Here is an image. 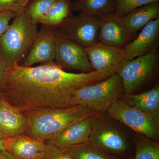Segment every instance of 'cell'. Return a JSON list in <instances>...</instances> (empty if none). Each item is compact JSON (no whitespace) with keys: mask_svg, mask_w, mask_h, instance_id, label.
Listing matches in <instances>:
<instances>
[{"mask_svg":"<svg viewBox=\"0 0 159 159\" xmlns=\"http://www.w3.org/2000/svg\"><path fill=\"white\" fill-rule=\"evenodd\" d=\"M97 112L80 105L25 112L29 122L26 134L32 138L48 141L69 125Z\"/></svg>","mask_w":159,"mask_h":159,"instance_id":"2","label":"cell"},{"mask_svg":"<svg viewBox=\"0 0 159 159\" xmlns=\"http://www.w3.org/2000/svg\"><path fill=\"white\" fill-rule=\"evenodd\" d=\"M71 11L70 0H56L40 24L46 27L57 28L72 14Z\"/></svg>","mask_w":159,"mask_h":159,"instance_id":"20","label":"cell"},{"mask_svg":"<svg viewBox=\"0 0 159 159\" xmlns=\"http://www.w3.org/2000/svg\"><path fill=\"white\" fill-rule=\"evenodd\" d=\"M158 18H159V2L138 7L122 18L131 33L135 34L148 23Z\"/></svg>","mask_w":159,"mask_h":159,"instance_id":"18","label":"cell"},{"mask_svg":"<svg viewBox=\"0 0 159 159\" xmlns=\"http://www.w3.org/2000/svg\"><path fill=\"white\" fill-rule=\"evenodd\" d=\"M4 137L0 133V150H5L4 145H3V139Z\"/></svg>","mask_w":159,"mask_h":159,"instance_id":"30","label":"cell"},{"mask_svg":"<svg viewBox=\"0 0 159 159\" xmlns=\"http://www.w3.org/2000/svg\"><path fill=\"white\" fill-rule=\"evenodd\" d=\"M98 113L71 124L56 137L46 142L60 148H69L89 142Z\"/></svg>","mask_w":159,"mask_h":159,"instance_id":"11","label":"cell"},{"mask_svg":"<svg viewBox=\"0 0 159 159\" xmlns=\"http://www.w3.org/2000/svg\"><path fill=\"white\" fill-rule=\"evenodd\" d=\"M123 93L122 79L118 74L100 82L85 86L75 91L74 105H80L93 111H107Z\"/></svg>","mask_w":159,"mask_h":159,"instance_id":"5","label":"cell"},{"mask_svg":"<svg viewBox=\"0 0 159 159\" xmlns=\"http://www.w3.org/2000/svg\"><path fill=\"white\" fill-rule=\"evenodd\" d=\"M101 19L98 40L103 44L122 48L135 35L127 29L122 18L112 14Z\"/></svg>","mask_w":159,"mask_h":159,"instance_id":"13","label":"cell"},{"mask_svg":"<svg viewBox=\"0 0 159 159\" xmlns=\"http://www.w3.org/2000/svg\"><path fill=\"white\" fill-rule=\"evenodd\" d=\"M56 0H31L25 10L31 22L34 25L40 24L52 4Z\"/></svg>","mask_w":159,"mask_h":159,"instance_id":"23","label":"cell"},{"mask_svg":"<svg viewBox=\"0 0 159 159\" xmlns=\"http://www.w3.org/2000/svg\"><path fill=\"white\" fill-rule=\"evenodd\" d=\"M29 122L19 109L11 105L0 94V133L4 138L26 134Z\"/></svg>","mask_w":159,"mask_h":159,"instance_id":"16","label":"cell"},{"mask_svg":"<svg viewBox=\"0 0 159 159\" xmlns=\"http://www.w3.org/2000/svg\"><path fill=\"white\" fill-rule=\"evenodd\" d=\"M5 150L14 159H39L47 147V142L26 134L13 138H4Z\"/></svg>","mask_w":159,"mask_h":159,"instance_id":"15","label":"cell"},{"mask_svg":"<svg viewBox=\"0 0 159 159\" xmlns=\"http://www.w3.org/2000/svg\"><path fill=\"white\" fill-rule=\"evenodd\" d=\"M133 141L136 148L134 159H159V143L145 135L134 132Z\"/></svg>","mask_w":159,"mask_h":159,"instance_id":"21","label":"cell"},{"mask_svg":"<svg viewBox=\"0 0 159 159\" xmlns=\"http://www.w3.org/2000/svg\"><path fill=\"white\" fill-rule=\"evenodd\" d=\"M159 46V18L151 21L142 28L132 41L122 48L126 60H131L149 54Z\"/></svg>","mask_w":159,"mask_h":159,"instance_id":"14","label":"cell"},{"mask_svg":"<svg viewBox=\"0 0 159 159\" xmlns=\"http://www.w3.org/2000/svg\"><path fill=\"white\" fill-rule=\"evenodd\" d=\"M104 80L99 72H66L55 61L35 67L16 65L6 70L0 94L23 112L74 106V93Z\"/></svg>","mask_w":159,"mask_h":159,"instance_id":"1","label":"cell"},{"mask_svg":"<svg viewBox=\"0 0 159 159\" xmlns=\"http://www.w3.org/2000/svg\"><path fill=\"white\" fill-rule=\"evenodd\" d=\"M84 48L94 71L99 72L104 80L117 74L126 60L123 48L106 45L99 42Z\"/></svg>","mask_w":159,"mask_h":159,"instance_id":"10","label":"cell"},{"mask_svg":"<svg viewBox=\"0 0 159 159\" xmlns=\"http://www.w3.org/2000/svg\"><path fill=\"white\" fill-rule=\"evenodd\" d=\"M47 147L39 159H73L69 148H60L47 142Z\"/></svg>","mask_w":159,"mask_h":159,"instance_id":"25","label":"cell"},{"mask_svg":"<svg viewBox=\"0 0 159 159\" xmlns=\"http://www.w3.org/2000/svg\"><path fill=\"white\" fill-rule=\"evenodd\" d=\"M16 14L17 13L11 11L0 12V36L7 30L10 25V21Z\"/></svg>","mask_w":159,"mask_h":159,"instance_id":"27","label":"cell"},{"mask_svg":"<svg viewBox=\"0 0 159 159\" xmlns=\"http://www.w3.org/2000/svg\"><path fill=\"white\" fill-rule=\"evenodd\" d=\"M55 48V28L44 26L38 32L29 54L21 65L30 67L39 63L54 62Z\"/></svg>","mask_w":159,"mask_h":159,"instance_id":"12","label":"cell"},{"mask_svg":"<svg viewBox=\"0 0 159 159\" xmlns=\"http://www.w3.org/2000/svg\"><path fill=\"white\" fill-rule=\"evenodd\" d=\"M126 105L139 110L159 116V85L144 93L137 94L122 93L119 98Z\"/></svg>","mask_w":159,"mask_h":159,"instance_id":"17","label":"cell"},{"mask_svg":"<svg viewBox=\"0 0 159 159\" xmlns=\"http://www.w3.org/2000/svg\"><path fill=\"white\" fill-rule=\"evenodd\" d=\"M159 71V50L157 49L144 56L126 60L117 74L122 79L123 93L132 94L153 81Z\"/></svg>","mask_w":159,"mask_h":159,"instance_id":"6","label":"cell"},{"mask_svg":"<svg viewBox=\"0 0 159 159\" xmlns=\"http://www.w3.org/2000/svg\"><path fill=\"white\" fill-rule=\"evenodd\" d=\"M115 15L123 18L138 7L148 3L159 2V0H116Z\"/></svg>","mask_w":159,"mask_h":159,"instance_id":"24","label":"cell"},{"mask_svg":"<svg viewBox=\"0 0 159 159\" xmlns=\"http://www.w3.org/2000/svg\"><path fill=\"white\" fill-rule=\"evenodd\" d=\"M0 159H14L6 150H0Z\"/></svg>","mask_w":159,"mask_h":159,"instance_id":"29","label":"cell"},{"mask_svg":"<svg viewBox=\"0 0 159 159\" xmlns=\"http://www.w3.org/2000/svg\"><path fill=\"white\" fill-rule=\"evenodd\" d=\"M9 67L6 61L0 55V91L2 86L6 70Z\"/></svg>","mask_w":159,"mask_h":159,"instance_id":"28","label":"cell"},{"mask_svg":"<svg viewBox=\"0 0 159 159\" xmlns=\"http://www.w3.org/2000/svg\"><path fill=\"white\" fill-rule=\"evenodd\" d=\"M69 149L73 159H125L106 153L90 142Z\"/></svg>","mask_w":159,"mask_h":159,"instance_id":"22","label":"cell"},{"mask_svg":"<svg viewBox=\"0 0 159 159\" xmlns=\"http://www.w3.org/2000/svg\"><path fill=\"white\" fill-rule=\"evenodd\" d=\"M55 62L62 68L79 70L84 73L94 71L85 48L64 36L55 28Z\"/></svg>","mask_w":159,"mask_h":159,"instance_id":"9","label":"cell"},{"mask_svg":"<svg viewBox=\"0 0 159 159\" xmlns=\"http://www.w3.org/2000/svg\"><path fill=\"white\" fill-rule=\"evenodd\" d=\"M112 117L135 132L159 141V116L131 107L118 99L107 110Z\"/></svg>","mask_w":159,"mask_h":159,"instance_id":"7","label":"cell"},{"mask_svg":"<svg viewBox=\"0 0 159 159\" xmlns=\"http://www.w3.org/2000/svg\"><path fill=\"white\" fill-rule=\"evenodd\" d=\"M110 116L107 111L99 112L94 123L89 142L106 153L129 159L133 133Z\"/></svg>","mask_w":159,"mask_h":159,"instance_id":"4","label":"cell"},{"mask_svg":"<svg viewBox=\"0 0 159 159\" xmlns=\"http://www.w3.org/2000/svg\"><path fill=\"white\" fill-rule=\"evenodd\" d=\"M31 0H0V12L9 11L19 13L25 9Z\"/></svg>","mask_w":159,"mask_h":159,"instance_id":"26","label":"cell"},{"mask_svg":"<svg viewBox=\"0 0 159 159\" xmlns=\"http://www.w3.org/2000/svg\"><path fill=\"white\" fill-rule=\"evenodd\" d=\"M38 32L25 9L13 18L8 29L0 36V55L9 67L20 65L29 54Z\"/></svg>","mask_w":159,"mask_h":159,"instance_id":"3","label":"cell"},{"mask_svg":"<svg viewBox=\"0 0 159 159\" xmlns=\"http://www.w3.org/2000/svg\"><path fill=\"white\" fill-rule=\"evenodd\" d=\"M101 18L79 12L71 14L57 28L65 37L84 48L99 42L98 34Z\"/></svg>","mask_w":159,"mask_h":159,"instance_id":"8","label":"cell"},{"mask_svg":"<svg viewBox=\"0 0 159 159\" xmlns=\"http://www.w3.org/2000/svg\"><path fill=\"white\" fill-rule=\"evenodd\" d=\"M116 0H75L71 2L72 11L104 17L115 14Z\"/></svg>","mask_w":159,"mask_h":159,"instance_id":"19","label":"cell"}]
</instances>
